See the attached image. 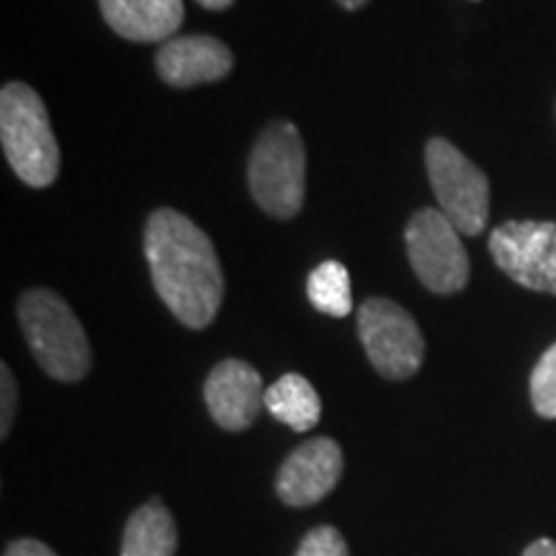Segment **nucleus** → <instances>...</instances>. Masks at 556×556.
<instances>
[{
    "label": "nucleus",
    "instance_id": "obj_17",
    "mask_svg": "<svg viewBox=\"0 0 556 556\" xmlns=\"http://www.w3.org/2000/svg\"><path fill=\"white\" fill-rule=\"evenodd\" d=\"M294 556H351V552L338 528L317 526L302 539Z\"/></svg>",
    "mask_w": 556,
    "mask_h": 556
},
{
    "label": "nucleus",
    "instance_id": "obj_11",
    "mask_svg": "<svg viewBox=\"0 0 556 556\" xmlns=\"http://www.w3.org/2000/svg\"><path fill=\"white\" fill-rule=\"evenodd\" d=\"M155 65L160 78L168 86L191 88L227 78L235 58L225 41L197 34V37H176L165 41L157 50Z\"/></svg>",
    "mask_w": 556,
    "mask_h": 556
},
{
    "label": "nucleus",
    "instance_id": "obj_6",
    "mask_svg": "<svg viewBox=\"0 0 556 556\" xmlns=\"http://www.w3.org/2000/svg\"><path fill=\"white\" fill-rule=\"evenodd\" d=\"M358 338L371 366L384 379L415 377L426 358V340L415 317L392 299H366L358 309Z\"/></svg>",
    "mask_w": 556,
    "mask_h": 556
},
{
    "label": "nucleus",
    "instance_id": "obj_20",
    "mask_svg": "<svg viewBox=\"0 0 556 556\" xmlns=\"http://www.w3.org/2000/svg\"><path fill=\"white\" fill-rule=\"evenodd\" d=\"M523 556H556V541L552 539H539L526 548Z\"/></svg>",
    "mask_w": 556,
    "mask_h": 556
},
{
    "label": "nucleus",
    "instance_id": "obj_13",
    "mask_svg": "<svg viewBox=\"0 0 556 556\" xmlns=\"http://www.w3.org/2000/svg\"><path fill=\"white\" fill-rule=\"evenodd\" d=\"M178 528L168 505L150 497L131 513L122 536V556H176Z\"/></svg>",
    "mask_w": 556,
    "mask_h": 556
},
{
    "label": "nucleus",
    "instance_id": "obj_18",
    "mask_svg": "<svg viewBox=\"0 0 556 556\" xmlns=\"http://www.w3.org/2000/svg\"><path fill=\"white\" fill-rule=\"evenodd\" d=\"M18 407V387L16 379H13L11 366H0V438H9L13 428V417H16Z\"/></svg>",
    "mask_w": 556,
    "mask_h": 556
},
{
    "label": "nucleus",
    "instance_id": "obj_1",
    "mask_svg": "<svg viewBox=\"0 0 556 556\" xmlns=\"http://www.w3.org/2000/svg\"><path fill=\"white\" fill-rule=\"evenodd\" d=\"M144 255L170 315L191 330L208 328L219 315L225 274L204 229L176 208H157L144 229Z\"/></svg>",
    "mask_w": 556,
    "mask_h": 556
},
{
    "label": "nucleus",
    "instance_id": "obj_15",
    "mask_svg": "<svg viewBox=\"0 0 556 556\" xmlns=\"http://www.w3.org/2000/svg\"><path fill=\"white\" fill-rule=\"evenodd\" d=\"M312 307L328 317H348L353 309V291L348 268L338 261H325L307 278Z\"/></svg>",
    "mask_w": 556,
    "mask_h": 556
},
{
    "label": "nucleus",
    "instance_id": "obj_2",
    "mask_svg": "<svg viewBox=\"0 0 556 556\" xmlns=\"http://www.w3.org/2000/svg\"><path fill=\"white\" fill-rule=\"evenodd\" d=\"M18 323L47 377L62 384H75L88 377L93 364L88 336L60 294L50 289L26 291L18 299Z\"/></svg>",
    "mask_w": 556,
    "mask_h": 556
},
{
    "label": "nucleus",
    "instance_id": "obj_16",
    "mask_svg": "<svg viewBox=\"0 0 556 556\" xmlns=\"http://www.w3.org/2000/svg\"><path fill=\"white\" fill-rule=\"evenodd\" d=\"M533 409L546 420H556V343L539 358L531 374Z\"/></svg>",
    "mask_w": 556,
    "mask_h": 556
},
{
    "label": "nucleus",
    "instance_id": "obj_4",
    "mask_svg": "<svg viewBox=\"0 0 556 556\" xmlns=\"http://www.w3.org/2000/svg\"><path fill=\"white\" fill-rule=\"evenodd\" d=\"M304 176L307 155L294 124L276 122L263 129L248 165L250 191L263 212L276 219L296 217L304 206Z\"/></svg>",
    "mask_w": 556,
    "mask_h": 556
},
{
    "label": "nucleus",
    "instance_id": "obj_19",
    "mask_svg": "<svg viewBox=\"0 0 556 556\" xmlns=\"http://www.w3.org/2000/svg\"><path fill=\"white\" fill-rule=\"evenodd\" d=\"M3 556H58V554L37 539H16L5 546Z\"/></svg>",
    "mask_w": 556,
    "mask_h": 556
},
{
    "label": "nucleus",
    "instance_id": "obj_7",
    "mask_svg": "<svg viewBox=\"0 0 556 556\" xmlns=\"http://www.w3.org/2000/svg\"><path fill=\"white\" fill-rule=\"evenodd\" d=\"M407 258L422 287L433 294H456L469 283V255L462 232L438 208H420L405 229Z\"/></svg>",
    "mask_w": 556,
    "mask_h": 556
},
{
    "label": "nucleus",
    "instance_id": "obj_14",
    "mask_svg": "<svg viewBox=\"0 0 556 556\" xmlns=\"http://www.w3.org/2000/svg\"><path fill=\"white\" fill-rule=\"evenodd\" d=\"M266 409L278 422L296 433H307L323 417V402L317 389L302 374H283L266 389Z\"/></svg>",
    "mask_w": 556,
    "mask_h": 556
},
{
    "label": "nucleus",
    "instance_id": "obj_10",
    "mask_svg": "<svg viewBox=\"0 0 556 556\" xmlns=\"http://www.w3.org/2000/svg\"><path fill=\"white\" fill-rule=\"evenodd\" d=\"M204 402L212 420L229 433H242L266 407L261 374L240 358H227L204 381Z\"/></svg>",
    "mask_w": 556,
    "mask_h": 556
},
{
    "label": "nucleus",
    "instance_id": "obj_21",
    "mask_svg": "<svg viewBox=\"0 0 556 556\" xmlns=\"http://www.w3.org/2000/svg\"><path fill=\"white\" fill-rule=\"evenodd\" d=\"M199 5H204L206 11H227L235 0H197Z\"/></svg>",
    "mask_w": 556,
    "mask_h": 556
},
{
    "label": "nucleus",
    "instance_id": "obj_22",
    "mask_svg": "<svg viewBox=\"0 0 556 556\" xmlns=\"http://www.w3.org/2000/svg\"><path fill=\"white\" fill-rule=\"evenodd\" d=\"M338 3L343 5L345 11H358V9H364L368 0H338Z\"/></svg>",
    "mask_w": 556,
    "mask_h": 556
},
{
    "label": "nucleus",
    "instance_id": "obj_9",
    "mask_svg": "<svg viewBox=\"0 0 556 556\" xmlns=\"http://www.w3.org/2000/svg\"><path fill=\"white\" fill-rule=\"evenodd\" d=\"M343 448L332 438H312L283 458L276 475L278 500L289 507L323 503L343 477Z\"/></svg>",
    "mask_w": 556,
    "mask_h": 556
},
{
    "label": "nucleus",
    "instance_id": "obj_3",
    "mask_svg": "<svg viewBox=\"0 0 556 556\" xmlns=\"http://www.w3.org/2000/svg\"><path fill=\"white\" fill-rule=\"evenodd\" d=\"M0 142L13 173L31 189H47L58 180L60 148L50 114L37 90L9 83L0 93Z\"/></svg>",
    "mask_w": 556,
    "mask_h": 556
},
{
    "label": "nucleus",
    "instance_id": "obj_12",
    "mask_svg": "<svg viewBox=\"0 0 556 556\" xmlns=\"http://www.w3.org/2000/svg\"><path fill=\"white\" fill-rule=\"evenodd\" d=\"M103 18L129 41H168L184 24V0H99Z\"/></svg>",
    "mask_w": 556,
    "mask_h": 556
},
{
    "label": "nucleus",
    "instance_id": "obj_5",
    "mask_svg": "<svg viewBox=\"0 0 556 556\" xmlns=\"http://www.w3.org/2000/svg\"><path fill=\"white\" fill-rule=\"evenodd\" d=\"M428 178L441 212L458 232L475 238L490 217V180L448 139H430L426 148Z\"/></svg>",
    "mask_w": 556,
    "mask_h": 556
},
{
    "label": "nucleus",
    "instance_id": "obj_8",
    "mask_svg": "<svg viewBox=\"0 0 556 556\" xmlns=\"http://www.w3.org/2000/svg\"><path fill=\"white\" fill-rule=\"evenodd\" d=\"M490 253L520 287L556 296V222H505L492 229Z\"/></svg>",
    "mask_w": 556,
    "mask_h": 556
}]
</instances>
